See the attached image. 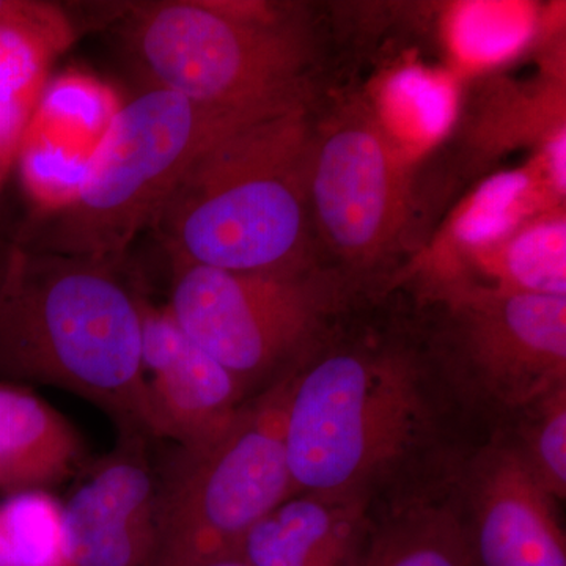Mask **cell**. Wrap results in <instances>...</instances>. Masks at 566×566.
Wrapping results in <instances>:
<instances>
[{
	"instance_id": "2",
	"label": "cell",
	"mask_w": 566,
	"mask_h": 566,
	"mask_svg": "<svg viewBox=\"0 0 566 566\" xmlns=\"http://www.w3.org/2000/svg\"><path fill=\"white\" fill-rule=\"evenodd\" d=\"M312 137L303 106L243 123L207 145L151 226L172 263L308 273Z\"/></svg>"
},
{
	"instance_id": "15",
	"label": "cell",
	"mask_w": 566,
	"mask_h": 566,
	"mask_svg": "<svg viewBox=\"0 0 566 566\" xmlns=\"http://www.w3.org/2000/svg\"><path fill=\"white\" fill-rule=\"evenodd\" d=\"M81 436L50 405L0 385V490L9 494L57 485L84 469Z\"/></svg>"
},
{
	"instance_id": "12",
	"label": "cell",
	"mask_w": 566,
	"mask_h": 566,
	"mask_svg": "<svg viewBox=\"0 0 566 566\" xmlns=\"http://www.w3.org/2000/svg\"><path fill=\"white\" fill-rule=\"evenodd\" d=\"M142 364L161 438L182 449L210 444L230 427L248 392L191 340L169 308L140 300Z\"/></svg>"
},
{
	"instance_id": "1",
	"label": "cell",
	"mask_w": 566,
	"mask_h": 566,
	"mask_svg": "<svg viewBox=\"0 0 566 566\" xmlns=\"http://www.w3.org/2000/svg\"><path fill=\"white\" fill-rule=\"evenodd\" d=\"M114 266L10 244L0 255V376L62 387L98 406L118 433L161 438L140 300Z\"/></svg>"
},
{
	"instance_id": "8",
	"label": "cell",
	"mask_w": 566,
	"mask_h": 566,
	"mask_svg": "<svg viewBox=\"0 0 566 566\" xmlns=\"http://www.w3.org/2000/svg\"><path fill=\"white\" fill-rule=\"evenodd\" d=\"M450 311L453 376L479 403L517 416L566 386V296L475 286Z\"/></svg>"
},
{
	"instance_id": "18",
	"label": "cell",
	"mask_w": 566,
	"mask_h": 566,
	"mask_svg": "<svg viewBox=\"0 0 566 566\" xmlns=\"http://www.w3.org/2000/svg\"><path fill=\"white\" fill-rule=\"evenodd\" d=\"M488 260L502 289L566 296L565 219L528 223Z\"/></svg>"
},
{
	"instance_id": "22",
	"label": "cell",
	"mask_w": 566,
	"mask_h": 566,
	"mask_svg": "<svg viewBox=\"0 0 566 566\" xmlns=\"http://www.w3.org/2000/svg\"><path fill=\"white\" fill-rule=\"evenodd\" d=\"M202 566H251L245 562V558L241 556L240 553L229 554V556H223L219 558H214V560L208 562Z\"/></svg>"
},
{
	"instance_id": "21",
	"label": "cell",
	"mask_w": 566,
	"mask_h": 566,
	"mask_svg": "<svg viewBox=\"0 0 566 566\" xmlns=\"http://www.w3.org/2000/svg\"><path fill=\"white\" fill-rule=\"evenodd\" d=\"M0 25H20L54 41L66 50L74 39L73 25L61 7L28 0H0Z\"/></svg>"
},
{
	"instance_id": "17",
	"label": "cell",
	"mask_w": 566,
	"mask_h": 566,
	"mask_svg": "<svg viewBox=\"0 0 566 566\" xmlns=\"http://www.w3.org/2000/svg\"><path fill=\"white\" fill-rule=\"evenodd\" d=\"M360 566H472L463 524L453 505H422L371 536Z\"/></svg>"
},
{
	"instance_id": "19",
	"label": "cell",
	"mask_w": 566,
	"mask_h": 566,
	"mask_svg": "<svg viewBox=\"0 0 566 566\" xmlns=\"http://www.w3.org/2000/svg\"><path fill=\"white\" fill-rule=\"evenodd\" d=\"M0 543L14 566H66L62 505L43 490L10 494L0 504Z\"/></svg>"
},
{
	"instance_id": "7",
	"label": "cell",
	"mask_w": 566,
	"mask_h": 566,
	"mask_svg": "<svg viewBox=\"0 0 566 566\" xmlns=\"http://www.w3.org/2000/svg\"><path fill=\"white\" fill-rule=\"evenodd\" d=\"M172 264L167 308L248 394L301 364L333 301L311 273L249 274Z\"/></svg>"
},
{
	"instance_id": "10",
	"label": "cell",
	"mask_w": 566,
	"mask_h": 566,
	"mask_svg": "<svg viewBox=\"0 0 566 566\" xmlns=\"http://www.w3.org/2000/svg\"><path fill=\"white\" fill-rule=\"evenodd\" d=\"M151 438L118 433L117 446L81 471L62 506L66 566H150L158 536L161 472Z\"/></svg>"
},
{
	"instance_id": "23",
	"label": "cell",
	"mask_w": 566,
	"mask_h": 566,
	"mask_svg": "<svg viewBox=\"0 0 566 566\" xmlns=\"http://www.w3.org/2000/svg\"><path fill=\"white\" fill-rule=\"evenodd\" d=\"M0 566H14L13 564H11L10 557L7 556L2 543H0Z\"/></svg>"
},
{
	"instance_id": "3",
	"label": "cell",
	"mask_w": 566,
	"mask_h": 566,
	"mask_svg": "<svg viewBox=\"0 0 566 566\" xmlns=\"http://www.w3.org/2000/svg\"><path fill=\"white\" fill-rule=\"evenodd\" d=\"M422 363L409 354L335 348L292 371L285 452L294 494L371 501L434 430Z\"/></svg>"
},
{
	"instance_id": "4",
	"label": "cell",
	"mask_w": 566,
	"mask_h": 566,
	"mask_svg": "<svg viewBox=\"0 0 566 566\" xmlns=\"http://www.w3.org/2000/svg\"><path fill=\"white\" fill-rule=\"evenodd\" d=\"M251 120L256 118L205 109L177 93L148 88L112 118L73 202L39 216L21 243L117 264L134 240L151 229L197 155Z\"/></svg>"
},
{
	"instance_id": "5",
	"label": "cell",
	"mask_w": 566,
	"mask_h": 566,
	"mask_svg": "<svg viewBox=\"0 0 566 566\" xmlns=\"http://www.w3.org/2000/svg\"><path fill=\"white\" fill-rule=\"evenodd\" d=\"M129 43L151 87L205 109L260 118L303 107V51L262 7L150 3L134 10Z\"/></svg>"
},
{
	"instance_id": "11",
	"label": "cell",
	"mask_w": 566,
	"mask_h": 566,
	"mask_svg": "<svg viewBox=\"0 0 566 566\" xmlns=\"http://www.w3.org/2000/svg\"><path fill=\"white\" fill-rule=\"evenodd\" d=\"M461 486L455 509L472 566H566L554 499L528 474L509 439L483 447Z\"/></svg>"
},
{
	"instance_id": "16",
	"label": "cell",
	"mask_w": 566,
	"mask_h": 566,
	"mask_svg": "<svg viewBox=\"0 0 566 566\" xmlns=\"http://www.w3.org/2000/svg\"><path fill=\"white\" fill-rule=\"evenodd\" d=\"M61 48L31 29L0 25V189L17 166L22 140Z\"/></svg>"
},
{
	"instance_id": "20",
	"label": "cell",
	"mask_w": 566,
	"mask_h": 566,
	"mask_svg": "<svg viewBox=\"0 0 566 566\" xmlns=\"http://www.w3.org/2000/svg\"><path fill=\"white\" fill-rule=\"evenodd\" d=\"M517 436L509 439L528 474L553 499L566 495V386L517 415Z\"/></svg>"
},
{
	"instance_id": "6",
	"label": "cell",
	"mask_w": 566,
	"mask_h": 566,
	"mask_svg": "<svg viewBox=\"0 0 566 566\" xmlns=\"http://www.w3.org/2000/svg\"><path fill=\"white\" fill-rule=\"evenodd\" d=\"M292 371L245 401L210 444L178 447L161 472L150 566H202L238 553L245 534L292 497L285 452Z\"/></svg>"
},
{
	"instance_id": "14",
	"label": "cell",
	"mask_w": 566,
	"mask_h": 566,
	"mask_svg": "<svg viewBox=\"0 0 566 566\" xmlns=\"http://www.w3.org/2000/svg\"><path fill=\"white\" fill-rule=\"evenodd\" d=\"M368 505L293 494L245 534L238 553L251 566H360L374 536Z\"/></svg>"
},
{
	"instance_id": "9",
	"label": "cell",
	"mask_w": 566,
	"mask_h": 566,
	"mask_svg": "<svg viewBox=\"0 0 566 566\" xmlns=\"http://www.w3.org/2000/svg\"><path fill=\"white\" fill-rule=\"evenodd\" d=\"M312 222L335 252L360 264L385 252L403 221V159L392 139L364 118L335 123L312 137Z\"/></svg>"
},
{
	"instance_id": "13",
	"label": "cell",
	"mask_w": 566,
	"mask_h": 566,
	"mask_svg": "<svg viewBox=\"0 0 566 566\" xmlns=\"http://www.w3.org/2000/svg\"><path fill=\"white\" fill-rule=\"evenodd\" d=\"M118 109L117 95L85 74L69 73L46 82L17 161L39 216L73 202Z\"/></svg>"
}]
</instances>
